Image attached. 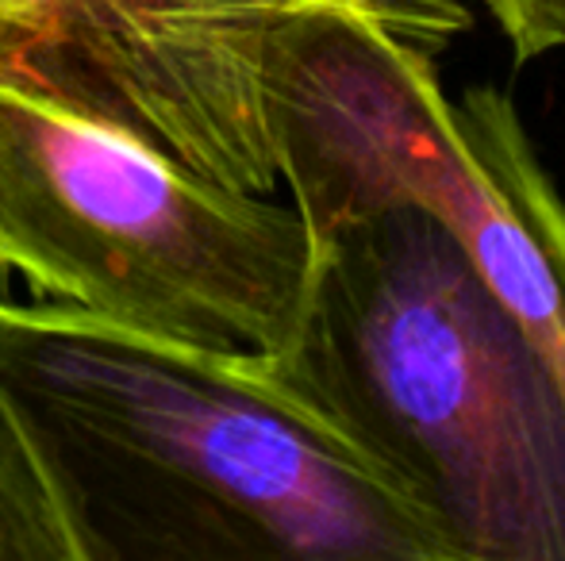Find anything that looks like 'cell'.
<instances>
[{"label":"cell","instance_id":"obj_5","mask_svg":"<svg viewBox=\"0 0 565 561\" xmlns=\"http://www.w3.org/2000/svg\"><path fill=\"white\" fill-rule=\"evenodd\" d=\"M347 0H46L0 51L77 108L235 193L274 196L262 66L297 8ZM354 12V8H350Z\"/></svg>","mask_w":565,"mask_h":561},{"label":"cell","instance_id":"obj_9","mask_svg":"<svg viewBox=\"0 0 565 561\" xmlns=\"http://www.w3.org/2000/svg\"><path fill=\"white\" fill-rule=\"evenodd\" d=\"M43 4L46 0H0V39L12 35L15 28H23L31 15H39Z\"/></svg>","mask_w":565,"mask_h":561},{"label":"cell","instance_id":"obj_7","mask_svg":"<svg viewBox=\"0 0 565 561\" xmlns=\"http://www.w3.org/2000/svg\"><path fill=\"white\" fill-rule=\"evenodd\" d=\"M347 4L370 23H377L396 43L431 54V58H443L454 39L473 28L466 0H347Z\"/></svg>","mask_w":565,"mask_h":561},{"label":"cell","instance_id":"obj_2","mask_svg":"<svg viewBox=\"0 0 565 561\" xmlns=\"http://www.w3.org/2000/svg\"><path fill=\"white\" fill-rule=\"evenodd\" d=\"M266 358L458 561H565V389L439 216L388 204L323 239Z\"/></svg>","mask_w":565,"mask_h":561},{"label":"cell","instance_id":"obj_6","mask_svg":"<svg viewBox=\"0 0 565 561\" xmlns=\"http://www.w3.org/2000/svg\"><path fill=\"white\" fill-rule=\"evenodd\" d=\"M0 561H82L66 511L0 392Z\"/></svg>","mask_w":565,"mask_h":561},{"label":"cell","instance_id":"obj_3","mask_svg":"<svg viewBox=\"0 0 565 561\" xmlns=\"http://www.w3.org/2000/svg\"><path fill=\"white\" fill-rule=\"evenodd\" d=\"M312 270L289 201L204 181L0 51V278L147 335L281 354Z\"/></svg>","mask_w":565,"mask_h":561},{"label":"cell","instance_id":"obj_1","mask_svg":"<svg viewBox=\"0 0 565 561\" xmlns=\"http://www.w3.org/2000/svg\"><path fill=\"white\" fill-rule=\"evenodd\" d=\"M0 392L82 561H458L266 354L0 300Z\"/></svg>","mask_w":565,"mask_h":561},{"label":"cell","instance_id":"obj_4","mask_svg":"<svg viewBox=\"0 0 565 561\" xmlns=\"http://www.w3.org/2000/svg\"><path fill=\"white\" fill-rule=\"evenodd\" d=\"M262 105L312 247L388 204L427 208L565 389V201L500 85L450 100L439 58L350 8L312 4L269 35Z\"/></svg>","mask_w":565,"mask_h":561},{"label":"cell","instance_id":"obj_8","mask_svg":"<svg viewBox=\"0 0 565 561\" xmlns=\"http://www.w3.org/2000/svg\"><path fill=\"white\" fill-rule=\"evenodd\" d=\"M484 8L512 43L515 66L565 46V0H484Z\"/></svg>","mask_w":565,"mask_h":561}]
</instances>
